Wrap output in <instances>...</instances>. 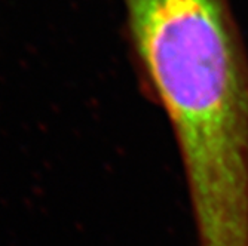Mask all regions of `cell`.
Returning a JSON list of instances; mask_svg holds the SVG:
<instances>
[{
	"label": "cell",
	"instance_id": "1",
	"mask_svg": "<svg viewBox=\"0 0 248 246\" xmlns=\"http://www.w3.org/2000/svg\"><path fill=\"white\" fill-rule=\"evenodd\" d=\"M182 153L201 246H248V59L226 0H121Z\"/></svg>",
	"mask_w": 248,
	"mask_h": 246
}]
</instances>
